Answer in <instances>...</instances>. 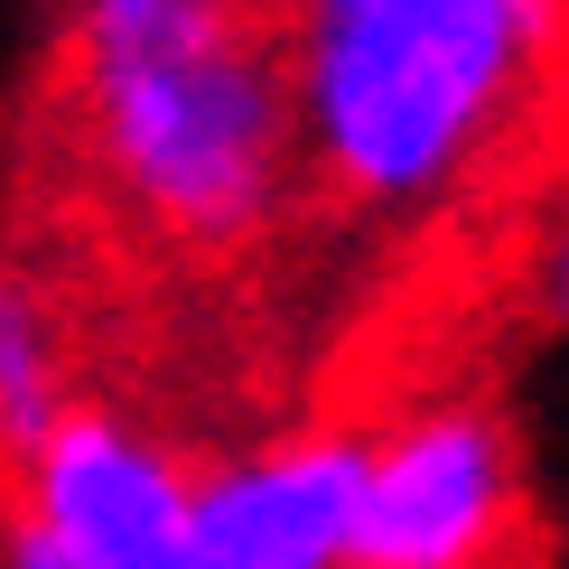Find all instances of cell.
<instances>
[{"mask_svg":"<svg viewBox=\"0 0 569 569\" xmlns=\"http://www.w3.org/2000/svg\"><path fill=\"white\" fill-rule=\"evenodd\" d=\"M76 112L103 187L178 243H243L290 187L280 47L206 0L76 10Z\"/></svg>","mask_w":569,"mask_h":569,"instance_id":"obj_1","label":"cell"},{"mask_svg":"<svg viewBox=\"0 0 569 569\" xmlns=\"http://www.w3.org/2000/svg\"><path fill=\"white\" fill-rule=\"evenodd\" d=\"M532 0H327L280 47L290 131L365 206L439 197L551 57Z\"/></svg>","mask_w":569,"mask_h":569,"instance_id":"obj_2","label":"cell"},{"mask_svg":"<svg viewBox=\"0 0 569 569\" xmlns=\"http://www.w3.org/2000/svg\"><path fill=\"white\" fill-rule=\"evenodd\" d=\"M513 523V448L486 411L401 420L365 448V523H355V569H486Z\"/></svg>","mask_w":569,"mask_h":569,"instance_id":"obj_3","label":"cell"},{"mask_svg":"<svg viewBox=\"0 0 569 569\" xmlns=\"http://www.w3.org/2000/svg\"><path fill=\"white\" fill-rule=\"evenodd\" d=\"M29 513L19 532L57 541L84 569H187V495L197 477L159 439H140L112 411H66L29 458Z\"/></svg>","mask_w":569,"mask_h":569,"instance_id":"obj_4","label":"cell"},{"mask_svg":"<svg viewBox=\"0 0 569 569\" xmlns=\"http://www.w3.org/2000/svg\"><path fill=\"white\" fill-rule=\"evenodd\" d=\"M365 439H299L233 458L187 495V569H355Z\"/></svg>","mask_w":569,"mask_h":569,"instance_id":"obj_5","label":"cell"},{"mask_svg":"<svg viewBox=\"0 0 569 569\" xmlns=\"http://www.w3.org/2000/svg\"><path fill=\"white\" fill-rule=\"evenodd\" d=\"M76 411L66 401V355H57V327L29 290H0V439L29 458V448Z\"/></svg>","mask_w":569,"mask_h":569,"instance_id":"obj_6","label":"cell"},{"mask_svg":"<svg viewBox=\"0 0 569 569\" xmlns=\"http://www.w3.org/2000/svg\"><path fill=\"white\" fill-rule=\"evenodd\" d=\"M0 569H84V560H66L57 541H38V532L10 523V541H0Z\"/></svg>","mask_w":569,"mask_h":569,"instance_id":"obj_7","label":"cell"},{"mask_svg":"<svg viewBox=\"0 0 569 569\" xmlns=\"http://www.w3.org/2000/svg\"><path fill=\"white\" fill-rule=\"evenodd\" d=\"M551 290L569 299V224H560V243H551Z\"/></svg>","mask_w":569,"mask_h":569,"instance_id":"obj_8","label":"cell"}]
</instances>
